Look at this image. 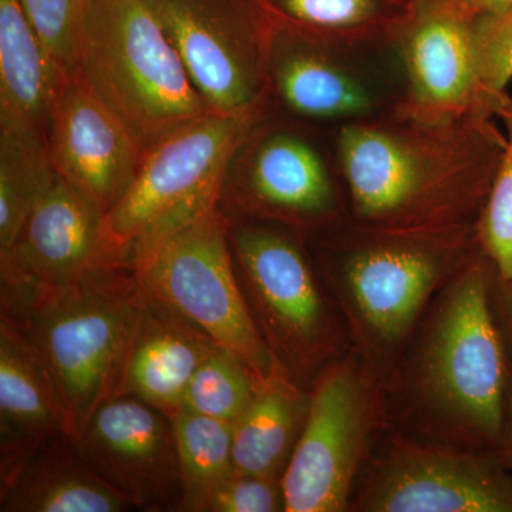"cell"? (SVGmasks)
Masks as SVG:
<instances>
[{
  "label": "cell",
  "mask_w": 512,
  "mask_h": 512,
  "mask_svg": "<svg viewBox=\"0 0 512 512\" xmlns=\"http://www.w3.org/2000/svg\"><path fill=\"white\" fill-rule=\"evenodd\" d=\"M480 248L430 303L387 382L389 421L420 439L501 457L508 359Z\"/></svg>",
  "instance_id": "6da1fadb"
},
{
  "label": "cell",
  "mask_w": 512,
  "mask_h": 512,
  "mask_svg": "<svg viewBox=\"0 0 512 512\" xmlns=\"http://www.w3.org/2000/svg\"><path fill=\"white\" fill-rule=\"evenodd\" d=\"M505 138L490 120L433 121L394 107L343 124L338 156L353 224L423 229L476 224Z\"/></svg>",
  "instance_id": "7a4b0ae2"
},
{
  "label": "cell",
  "mask_w": 512,
  "mask_h": 512,
  "mask_svg": "<svg viewBox=\"0 0 512 512\" xmlns=\"http://www.w3.org/2000/svg\"><path fill=\"white\" fill-rule=\"evenodd\" d=\"M336 231V224L333 225ZM316 241L313 265L353 346L389 382L430 303L478 249L476 224L377 229Z\"/></svg>",
  "instance_id": "3957f363"
},
{
  "label": "cell",
  "mask_w": 512,
  "mask_h": 512,
  "mask_svg": "<svg viewBox=\"0 0 512 512\" xmlns=\"http://www.w3.org/2000/svg\"><path fill=\"white\" fill-rule=\"evenodd\" d=\"M143 299L133 266L110 262L0 315L25 335L45 367L76 446L96 410L117 396Z\"/></svg>",
  "instance_id": "277c9868"
},
{
  "label": "cell",
  "mask_w": 512,
  "mask_h": 512,
  "mask_svg": "<svg viewBox=\"0 0 512 512\" xmlns=\"http://www.w3.org/2000/svg\"><path fill=\"white\" fill-rule=\"evenodd\" d=\"M228 221L235 274L252 322L286 375L311 389L353 342L338 303L320 282L306 235L274 222Z\"/></svg>",
  "instance_id": "5b68a950"
},
{
  "label": "cell",
  "mask_w": 512,
  "mask_h": 512,
  "mask_svg": "<svg viewBox=\"0 0 512 512\" xmlns=\"http://www.w3.org/2000/svg\"><path fill=\"white\" fill-rule=\"evenodd\" d=\"M77 73L144 147L212 111L146 0H96Z\"/></svg>",
  "instance_id": "8992f818"
},
{
  "label": "cell",
  "mask_w": 512,
  "mask_h": 512,
  "mask_svg": "<svg viewBox=\"0 0 512 512\" xmlns=\"http://www.w3.org/2000/svg\"><path fill=\"white\" fill-rule=\"evenodd\" d=\"M265 110L208 114L146 148L133 184L104 215L111 255L136 268L178 229L220 205L229 161Z\"/></svg>",
  "instance_id": "52a82bcc"
},
{
  "label": "cell",
  "mask_w": 512,
  "mask_h": 512,
  "mask_svg": "<svg viewBox=\"0 0 512 512\" xmlns=\"http://www.w3.org/2000/svg\"><path fill=\"white\" fill-rule=\"evenodd\" d=\"M309 390L308 417L282 477L285 512L349 511L357 478L390 424L386 382L352 346Z\"/></svg>",
  "instance_id": "ba28073f"
},
{
  "label": "cell",
  "mask_w": 512,
  "mask_h": 512,
  "mask_svg": "<svg viewBox=\"0 0 512 512\" xmlns=\"http://www.w3.org/2000/svg\"><path fill=\"white\" fill-rule=\"evenodd\" d=\"M220 205L178 229L134 268L144 291L264 380L276 362L239 288Z\"/></svg>",
  "instance_id": "9c48e42d"
},
{
  "label": "cell",
  "mask_w": 512,
  "mask_h": 512,
  "mask_svg": "<svg viewBox=\"0 0 512 512\" xmlns=\"http://www.w3.org/2000/svg\"><path fill=\"white\" fill-rule=\"evenodd\" d=\"M503 458L420 439L389 424L356 481L349 511L512 512Z\"/></svg>",
  "instance_id": "30bf717a"
},
{
  "label": "cell",
  "mask_w": 512,
  "mask_h": 512,
  "mask_svg": "<svg viewBox=\"0 0 512 512\" xmlns=\"http://www.w3.org/2000/svg\"><path fill=\"white\" fill-rule=\"evenodd\" d=\"M217 114L265 110L274 23L259 0H146Z\"/></svg>",
  "instance_id": "8fae6325"
},
{
  "label": "cell",
  "mask_w": 512,
  "mask_h": 512,
  "mask_svg": "<svg viewBox=\"0 0 512 512\" xmlns=\"http://www.w3.org/2000/svg\"><path fill=\"white\" fill-rule=\"evenodd\" d=\"M264 121L229 161L221 210L228 218L274 222L305 235L338 224V188L318 148L296 131Z\"/></svg>",
  "instance_id": "7c38bea8"
},
{
  "label": "cell",
  "mask_w": 512,
  "mask_h": 512,
  "mask_svg": "<svg viewBox=\"0 0 512 512\" xmlns=\"http://www.w3.org/2000/svg\"><path fill=\"white\" fill-rule=\"evenodd\" d=\"M110 262L117 261L107 242L103 212L57 175L13 244L0 252V315Z\"/></svg>",
  "instance_id": "4fadbf2b"
},
{
  "label": "cell",
  "mask_w": 512,
  "mask_h": 512,
  "mask_svg": "<svg viewBox=\"0 0 512 512\" xmlns=\"http://www.w3.org/2000/svg\"><path fill=\"white\" fill-rule=\"evenodd\" d=\"M86 463L136 510L178 512L180 458L168 416L133 396L101 404L77 443Z\"/></svg>",
  "instance_id": "5bb4252c"
},
{
  "label": "cell",
  "mask_w": 512,
  "mask_h": 512,
  "mask_svg": "<svg viewBox=\"0 0 512 512\" xmlns=\"http://www.w3.org/2000/svg\"><path fill=\"white\" fill-rule=\"evenodd\" d=\"M46 146L56 174L109 214L124 197L146 147L79 73L57 89Z\"/></svg>",
  "instance_id": "9a60e30c"
},
{
  "label": "cell",
  "mask_w": 512,
  "mask_h": 512,
  "mask_svg": "<svg viewBox=\"0 0 512 512\" xmlns=\"http://www.w3.org/2000/svg\"><path fill=\"white\" fill-rule=\"evenodd\" d=\"M427 3L397 32L407 80L397 109L424 120H490L478 83L474 18L454 0Z\"/></svg>",
  "instance_id": "2e32d148"
},
{
  "label": "cell",
  "mask_w": 512,
  "mask_h": 512,
  "mask_svg": "<svg viewBox=\"0 0 512 512\" xmlns=\"http://www.w3.org/2000/svg\"><path fill=\"white\" fill-rule=\"evenodd\" d=\"M274 23V22H272ZM338 49L322 40L275 25L269 43V97L293 116L320 123L349 124L382 110L370 84Z\"/></svg>",
  "instance_id": "e0dca14e"
},
{
  "label": "cell",
  "mask_w": 512,
  "mask_h": 512,
  "mask_svg": "<svg viewBox=\"0 0 512 512\" xmlns=\"http://www.w3.org/2000/svg\"><path fill=\"white\" fill-rule=\"evenodd\" d=\"M217 349L201 330L144 291L116 397H136L173 417L183 410L198 367Z\"/></svg>",
  "instance_id": "ac0fdd59"
},
{
  "label": "cell",
  "mask_w": 512,
  "mask_h": 512,
  "mask_svg": "<svg viewBox=\"0 0 512 512\" xmlns=\"http://www.w3.org/2000/svg\"><path fill=\"white\" fill-rule=\"evenodd\" d=\"M67 434L45 367L22 332L0 318V481Z\"/></svg>",
  "instance_id": "d6986e66"
},
{
  "label": "cell",
  "mask_w": 512,
  "mask_h": 512,
  "mask_svg": "<svg viewBox=\"0 0 512 512\" xmlns=\"http://www.w3.org/2000/svg\"><path fill=\"white\" fill-rule=\"evenodd\" d=\"M64 76L23 0H0V131L46 141L50 109Z\"/></svg>",
  "instance_id": "ffe728a7"
},
{
  "label": "cell",
  "mask_w": 512,
  "mask_h": 512,
  "mask_svg": "<svg viewBox=\"0 0 512 512\" xmlns=\"http://www.w3.org/2000/svg\"><path fill=\"white\" fill-rule=\"evenodd\" d=\"M134 505L104 483L69 436L40 448L0 481L2 512H123Z\"/></svg>",
  "instance_id": "44dd1931"
},
{
  "label": "cell",
  "mask_w": 512,
  "mask_h": 512,
  "mask_svg": "<svg viewBox=\"0 0 512 512\" xmlns=\"http://www.w3.org/2000/svg\"><path fill=\"white\" fill-rule=\"evenodd\" d=\"M311 390L275 369L261 380L254 399L232 423L235 473L282 480L301 437Z\"/></svg>",
  "instance_id": "7402d4cb"
},
{
  "label": "cell",
  "mask_w": 512,
  "mask_h": 512,
  "mask_svg": "<svg viewBox=\"0 0 512 512\" xmlns=\"http://www.w3.org/2000/svg\"><path fill=\"white\" fill-rule=\"evenodd\" d=\"M170 419L183 490L178 512H205L215 491L235 473L232 424L185 409Z\"/></svg>",
  "instance_id": "603a6c76"
},
{
  "label": "cell",
  "mask_w": 512,
  "mask_h": 512,
  "mask_svg": "<svg viewBox=\"0 0 512 512\" xmlns=\"http://www.w3.org/2000/svg\"><path fill=\"white\" fill-rule=\"evenodd\" d=\"M56 178L43 138L0 131V252L13 244Z\"/></svg>",
  "instance_id": "cb8c5ba5"
},
{
  "label": "cell",
  "mask_w": 512,
  "mask_h": 512,
  "mask_svg": "<svg viewBox=\"0 0 512 512\" xmlns=\"http://www.w3.org/2000/svg\"><path fill=\"white\" fill-rule=\"evenodd\" d=\"M275 25L348 47L386 30L380 0H259Z\"/></svg>",
  "instance_id": "d4e9b609"
},
{
  "label": "cell",
  "mask_w": 512,
  "mask_h": 512,
  "mask_svg": "<svg viewBox=\"0 0 512 512\" xmlns=\"http://www.w3.org/2000/svg\"><path fill=\"white\" fill-rule=\"evenodd\" d=\"M259 382L239 357L218 348L192 377L183 409L235 423L254 399Z\"/></svg>",
  "instance_id": "484cf974"
},
{
  "label": "cell",
  "mask_w": 512,
  "mask_h": 512,
  "mask_svg": "<svg viewBox=\"0 0 512 512\" xmlns=\"http://www.w3.org/2000/svg\"><path fill=\"white\" fill-rule=\"evenodd\" d=\"M507 137L493 184L476 222L478 248L501 281L512 279V99L505 96L497 109Z\"/></svg>",
  "instance_id": "4316f807"
},
{
  "label": "cell",
  "mask_w": 512,
  "mask_h": 512,
  "mask_svg": "<svg viewBox=\"0 0 512 512\" xmlns=\"http://www.w3.org/2000/svg\"><path fill=\"white\" fill-rule=\"evenodd\" d=\"M96 0H23L37 35L64 74L79 67L80 46Z\"/></svg>",
  "instance_id": "83f0119b"
},
{
  "label": "cell",
  "mask_w": 512,
  "mask_h": 512,
  "mask_svg": "<svg viewBox=\"0 0 512 512\" xmlns=\"http://www.w3.org/2000/svg\"><path fill=\"white\" fill-rule=\"evenodd\" d=\"M478 83L491 114L512 80V5L473 20Z\"/></svg>",
  "instance_id": "f1b7e54d"
},
{
  "label": "cell",
  "mask_w": 512,
  "mask_h": 512,
  "mask_svg": "<svg viewBox=\"0 0 512 512\" xmlns=\"http://www.w3.org/2000/svg\"><path fill=\"white\" fill-rule=\"evenodd\" d=\"M285 511L282 480L234 473L212 495L205 512Z\"/></svg>",
  "instance_id": "f546056e"
},
{
  "label": "cell",
  "mask_w": 512,
  "mask_h": 512,
  "mask_svg": "<svg viewBox=\"0 0 512 512\" xmlns=\"http://www.w3.org/2000/svg\"><path fill=\"white\" fill-rule=\"evenodd\" d=\"M491 299H493L495 311L500 313L501 325H503L501 332L505 333L512 345V279L501 281L495 275V282L491 285Z\"/></svg>",
  "instance_id": "4dcf8cb0"
},
{
  "label": "cell",
  "mask_w": 512,
  "mask_h": 512,
  "mask_svg": "<svg viewBox=\"0 0 512 512\" xmlns=\"http://www.w3.org/2000/svg\"><path fill=\"white\" fill-rule=\"evenodd\" d=\"M501 458L512 468V360H508L507 387H505L503 443Z\"/></svg>",
  "instance_id": "1f68e13d"
},
{
  "label": "cell",
  "mask_w": 512,
  "mask_h": 512,
  "mask_svg": "<svg viewBox=\"0 0 512 512\" xmlns=\"http://www.w3.org/2000/svg\"><path fill=\"white\" fill-rule=\"evenodd\" d=\"M471 18L498 12L512 5V0H454Z\"/></svg>",
  "instance_id": "d6a6232c"
}]
</instances>
